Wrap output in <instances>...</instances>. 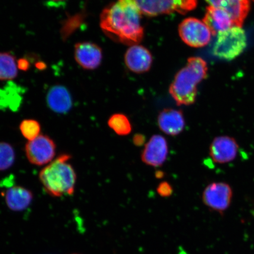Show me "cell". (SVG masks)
<instances>
[{
    "label": "cell",
    "instance_id": "7a4b0ae2",
    "mask_svg": "<svg viewBox=\"0 0 254 254\" xmlns=\"http://www.w3.org/2000/svg\"><path fill=\"white\" fill-rule=\"evenodd\" d=\"M206 63L199 57H190L186 66L177 73L170 87V93L179 106L195 103L197 85L206 77Z\"/></svg>",
    "mask_w": 254,
    "mask_h": 254
},
{
    "label": "cell",
    "instance_id": "8fae6325",
    "mask_svg": "<svg viewBox=\"0 0 254 254\" xmlns=\"http://www.w3.org/2000/svg\"><path fill=\"white\" fill-rule=\"evenodd\" d=\"M74 57L76 62L82 68L94 69L102 61V51L97 44L82 42L75 44Z\"/></svg>",
    "mask_w": 254,
    "mask_h": 254
},
{
    "label": "cell",
    "instance_id": "ba28073f",
    "mask_svg": "<svg viewBox=\"0 0 254 254\" xmlns=\"http://www.w3.org/2000/svg\"><path fill=\"white\" fill-rule=\"evenodd\" d=\"M233 190L227 183H212L206 187L202 193L204 204L212 211L222 213L229 207Z\"/></svg>",
    "mask_w": 254,
    "mask_h": 254
},
{
    "label": "cell",
    "instance_id": "4316f807",
    "mask_svg": "<svg viewBox=\"0 0 254 254\" xmlns=\"http://www.w3.org/2000/svg\"><path fill=\"white\" fill-rule=\"evenodd\" d=\"M253 1H254V0H253Z\"/></svg>",
    "mask_w": 254,
    "mask_h": 254
},
{
    "label": "cell",
    "instance_id": "cb8c5ba5",
    "mask_svg": "<svg viewBox=\"0 0 254 254\" xmlns=\"http://www.w3.org/2000/svg\"><path fill=\"white\" fill-rule=\"evenodd\" d=\"M144 141V136L141 135H137L134 136V142L136 145H141L143 142Z\"/></svg>",
    "mask_w": 254,
    "mask_h": 254
},
{
    "label": "cell",
    "instance_id": "2e32d148",
    "mask_svg": "<svg viewBox=\"0 0 254 254\" xmlns=\"http://www.w3.org/2000/svg\"><path fill=\"white\" fill-rule=\"evenodd\" d=\"M5 197L9 209L14 211H21L30 205L33 196L30 190L23 187H14L7 190Z\"/></svg>",
    "mask_w": 254,
    "mask_h": 254
},
{
    "label": "cell",
    "instance_id": "5bb4252c",
    "mask_svg": "<svg viewBox=\"0 0 254 254\" xmlns=\"http://www.w3.org/2000/svg\"><path fill=\"white\" fill-rule=\"evenodd\" d=\"M203 22L213 35H217L234 26L230 15L224 9L212 6H209L206 9Z\"/></svg>",
    "mask_w": 254,
    "mask_h": 254
},
{
    "label": "cell",
    "instance_id": "ac0fdd59",
    "mask_svg": "<svg viewBox=\"0 0 254 254\" xmlns=\"http://www.w3.org/2000/svg\"><path fill=\"white\" fill-rule=\"evenodd\" d=\"M18 64L14 56L0 53V80H11L18 75Z\"/></svg>",
    "mask_w": 254,
    "mask_h": 254
},
{
    "label": "cell",
    "instance_id": "5b68a950",
    "mask_svg": "<svg viewBox=\"0 0 254 254\" xmlns=\"http://www.w3.org/2000/svg\"><path fill=\"white\" fill-rule=\"evenodd\" d=\"M132 3L141 14L157 16L174 12L186 14L197 5V0H126Z\"/></svg>",
    "mask_w": 254,
    "mask_h": 254
},
{
    "label": "cell",
    "instance_id": "9a60e30c",
    "mask_svg": "<svg viewBox=\"0 0 254 254\" xmlns=\"http://www.w3.org/2000/svg\"><path fill=\"white\" fill-rule=\"evenodd\" d=\"M47 104L51 109L57 113H65L72 106L71 95L62 85H55L47 94Z\"/></svg>",
    "mask_w": 254,
    "mask_h": 254
},
{
    "label": "cell",
    "instance_id": "52a82bcc",
    "mask_svg": "<svg viewBox=\"0 0 254 254\" xmlns=\"http://www.w3.org/2000/svg\"><path fill=\"white\" fill-rule=\"evenodd\" d=\"M25 154L28 161L36 166H44L55 158L56 145L52 138L40 135L25 145Z\"/></svg>",
    "mask_w": 254,
    "mask_h": 254
},
{
    "label": "cell",
    "instance_id": "30bf717a",
    "mask_svg": "<svg viewBox=\"0 0 254 254\" xmlns=\"http://www.w3.org/2000/svg\"><path fill=\"white\" fill-rule=\"evenodd\" d=\"M168 153L166 139L160 135H154L146 144L142 152L141 160L148 166L160 167L166 161Z\"/></svg>",
    "mask_w": 254,
    "mask_h": 254
},
{
    "label": "cell",
    "instance_id": "d4e9b609",
    "mask_svg": "<svg viewBox=\"0 0 254 254\" xmlns=\"http://www.w3.org/2000/svg\"><path fill=\"white\" fill-rule=\"evenodd\" d=\"M156 176H157V175H158L159 176V178H161L162 177H163L164 176V174L163 173H162L161 172V171H158V173H156Z\"/></svg>",
    "mask_w": 254,
    "mask_h": 254
},
{
    "label": "cell",
    "instance_id": "e0dca14e",
    "mask_svg": "<svg viewBox=\"0 0 254 254\" xmlns=\"http://www.w3.org/2000/svg\"><path fill=\"white\" fill-rule=\"evenodd\" d=\"M230 15L234 26H242L250 9V0H228L223 8Z\"/></svg>",
    "mask_w": 254,
    "mask_h": 254
},
{
    "label": "cell",
    "instance_id": "6da1fadb",
    "mask_svg": "<svg viewBox=\"0 0 254 254\" xmlns=\"http://www.w3.org/2000/svg\"><path fill=\"white\" fill-rule=\"evenodd\" d=\"M141 14L132 3L119 0L104 9L100 26L108 36L127 45H137L144 37Z\"/></svg>",
    "mask_w": 254,
    "mask_h": 254
},
{
    "label": "cell",
    "instance_id": "277c9868",
    "mask_svg": "<svg viewBox=\"0 0 254 254\" xmlns=\"http://www.w3.org/2000/svg\"><path fill=\"white\" fill-rule=\"evenodd\" d=\"M247 44L246 32L240 27L233 26L217 34L212 52L218 58L230 61L239 56Z\"/></svg>",
    "mask_w": 254,
    "mask_h": 254
},
{
    "label": "cell",
    "instance_id": "7402d4cb",
    "mask_svg": "<svg viewBox=\"0 0 254 254\" xmlns=\"http://www.w3.org/2000/svg\"><path fill=\"white\" fill-rule=\"evenodd\" d=\"M157 192L162 197H168L172 194L173 189L170 183L163 182L159 184L157 189Z\"/></svg>",
    "mask_w": 254,
    "mask_h": 254
},
{
    "label": "cell",
    "instance_id": "3957f363",
    "mask_svg": "<svg viewBox=\"0 0 254 254\" xmlns=\"http://www.w3.org/2000/svg\"><path fill=\"white\" fill-rule=\"evenodd\" d=\"M70 158V155L68 154L60 155L41 170L40 180L44 189L50 195L60 197L74 193L76 174L69 163Z\"/></svg>",
    "mask_w": 254,
    "mask_h": 254
},
{
    "label": "cell",
    "instance_id": "d6986e66",
    "mask_svg": "<svg viewBox=\"0 0 254 254\" xmlns=\"http://www.w3.org/2000/svg\"><path fill=\"white\" fill-rule=\"evenodd\" d=\"M108 125L117 135L121 136L128 135L132 131L131 123L128 117L123 114H115L111 116Z\"/></svg>",
    "mask_w": 254,
    "mask_h": 254
},
{
    "label": "cell",
    "instance_id": "ffe728a7",
    "mask_svg": "<svg viewBox=\"0 0 254 254\" xmlns=\"http://www.w3.org/2000/svg\"><path fill=\"white\" fill-rule=\"evenodd\" d=\"M20 129L24 137L30 141L40 135L41 126L36 120H25L20 124Z\"/></svg>",
    "mask_w": 254,
    "mask_h": 254
},
{
    "label": "cell",
    "instance_id": "603a6c76",
    "mask_svg": "<svg viewBox=\"0 0 254 254\" xmlns=\"http://www.w3.org/2000/svg\"><path fill=\"white\" fill-rule=\"evenodd\" d=\"M205 1L212 7L224 8L228 0H205Z\"/></svg>",
    "mask_w": 254,
    "mask_h": 254
},
{
    "label": "cell",
    "instance_id": "9c48e42d",
    "mask_svg": "<svg viewBox=\"0 0 254 254\" xmlns=\"http://www.w3.org/2000/svg\"><path fill=\"white\" fill-rule=\"evenodd\" d=\"M239 151V145L233 137L220 136L214 139L209 147V155L217 164L230 163L236 159Z\"/></svg>",
    "mask_w": 254,
    "mask_h": 254
},
{
    "label": "cell",
    "instance_id": "8992f818",
    "mask_svg": "<svg viewBox=\"0 0 254 254\" xmlns=\"http://www.w3.org/2000/svg\"><path fill=\"white\" fill-rule=\"evenodd\" d=\"M179 34L187 45L198 48L207 45L211 40L212 33L203 21L190 17L180 24Z\"/></svg>",
    "mask_w": 254,
    "mask_h": 254
},
{
    "label": "cell",
    "instance_id": "4fadbf2b",
    "mask_svg": "<svg viewBox=\"0 0 254 254\" xmlns=\"http://www.w3.org/2000/svg\"><path fill=\"white\" fill-rule=\"evenodd\" d=\"M125 62L130 70L142 73L150 69L152 59L151 53L147 49L142 46L134 45L127 50Z\"/></svg>",
    "mask_w": 254,
    "mask_h": 254
},
{
    "label": "cell",
    "instance_id": "7c38bea8",
    "mask_svg": "<svg viewBox=\"0 0 254 254\" xmlns=\"http://www.w3.org/2000/svg\"><path fill=\"white\" fill-rule=\"evenodd\" d=\"M158 125L162 131L171 136L179 135L185 128V119L182 111L172 109L161 111L158 116Z\"/></svg>",
    "mask_w": 254,
    "mask_h": 254
},
{
    "label": "cell",
    "instance_id": "484cf974",
    "mask_svg": "<svg viewBox=\"0 0 254 254\" xmlns=\"http://www.w3.org/2000/svg\"><path fill=\"white\" fill-rule=\"evenodd\" d=\"M52 1H62V0H52Z\"/></svg>",
    "mask_w": 254,
    "mask_h": 254
},
{
    "label": "cell",
    "instance_id": "44dd1931",
    "mask_svg": "<svg viewBox=\"0 0 254 254\" xmlns=\"http://www.w3.org/2000/svg\"><path fill=\"white\" fill-rule=\"evenodd\" d=\"M15 152L11 146L6 142H0V171L8 169L13 164Z\"/></svg>",
    "mask_w": 254,
    "mask_h": 254
}]
</instances>
